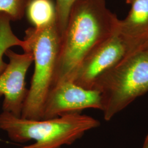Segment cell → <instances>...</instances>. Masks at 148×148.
<instances>
[{"mask_svg": "<svg viewBox=\"0 0 148 148\" xmlns=\"http://www.w3.org/2000/svg\"><path fill=\"white\" fill-rule=\"evenodd\" d=\"M119 21L107 7L105 0L76 1L61 36L53 87L72 81L88 54L116 32Z\"/></svg>", "mask_w": 148, "mask_h": 148, "instance_id": "obj_1", "label": "cell"}, {"mask_svg": "<svg viewBox=\"0 0 148 148\" xmlns=\"http://www.w3.org/2000/svg\"><path fill=\"white\" fill-rule=\"evenodd\" d=\"M99 125L95 118L80 113L41 120L24 119L5 111L0 115V129L7 133L11 140L21 143L35 141L19 148H61Z\"/></svg>", "mask_w": 148, "mask_h": 148, "instance_id": "obj_2", "label": "cell"}, {"mask_svg": "<svg viewBox=\"0 0 148 148\" xmlns=\"http://www.w3.org/2000/svg\"><path fill=\"white\" fill-rule=\"evenodd\" d=\"M148 46L130 52L96 80L92 89L101 93L106 121L148 93Z\"/></svg>", "mask_w": 148, "mask_h": 148, "instance_id": "obj_3", "label": "cell"}, {"mask_svg": "<svg viewBox=\"0 0 148 148\" xmlns=\"http://www.w3.org/2000/svg\"><path fill=\"white\" fill-rule=\"evenodd\" d=\"M61 35L57 19L42 28L30 27L25 31V40L35 64L21 117L32 120L43 119L47 97L52 89L58 58Z\"/></svg>", "mask_w": 148, "mask_h": 148, "instance_id": "obj_4", "label": "cell"}, {"mask_svg": "<svg viewBox=\"0 0 148 148\" xmlns=\"http://www.w3.org/2000/svg\"><path fill=\"white\" fill-rule=\"evenodd\" d=\"M131 49L117 30L95 47L84 60L72 81L87 89H92L96 80L120 62Z\"/></svg>", "mask_w": 148, "mask_h": 148, "instance_id": "obj_5", "label": "cell"}, {"mask_svg": "<svg viewBox=\"0 0 148 148\" xmlns=\"http://www.w3.org/2000/svg\"><path fill=\"white\" fill-rule=\"evenodd\" d=\"M102 110L101 93L95 89H87L72 81H65L53 86L48 95L43 109V119H51L86 109Z\"/></svg>", "mask_w": 148, "mask_h": 148, "instance_id": "obj_6", "label": "cell"}, {"mask_svg": "<svg viewBox=\"0 0 148 148\" xmlns=\"http://www.w3.org/2000/svg\"><path fill=\"white\" fill-rule=\"evenodd\" d=\"M5 55L9 59L4 71L0 75V97L3 95V111L21 117L28 90L26 87L27 71L34 62L32 52L18 54L11 49Z\"/></svg>", "mask_w": 148, "mask_h": 148, "instance_id": "obj_7", "label": "cell"}, {"mask_svg": "<svg viewBox=\"0 0 148 148\" xmlns=\"http://www.w3.org/2000/svg\"><path fill=\"white\" fill-rule=\"evenodd\" d=\"M130 10L120 20L117 31L132 51L148 45V0H126Z\"/></svg>", "mask_w": 148, "mask_h": 148, "instance_id": "obj_8", "label": "cell"}, {"mask_svg": "<svg viewBox=\"0 0 148 148\" xmlns=\"http://www.w3.org/2000/svg\"><path fill=\"white\" fill-rule=\"evenodd\" d=\"M11 18L5 13H0V75L5 70L7 63L3 59L6 51L13 46H19L24 52H29V48L25 40H20L13 32Z\"/></svg>", "mask_w": 148, "mask_h": 148, "instance_id": "obj_9", "label": "cell"}, {"mask_svg": "<svg viewBox=\"0 0 148 148\" xmlns=\"http://www.w3.org/2000/svg\"><path fill=\"white\" fill-rule=\"evenodd\" d=\"M26 12L34 27H46L57 19L56 6L52 0H30Z\"/></svg>", "mask_w": 148, "mask_h": 148, "instance_id": "obj_10", "label": "cell"}, {"mask_svg": "<svg viewBox=\"0 0 148 148\" xmlns=\"http://www.w3.org/2000/svg\"><path fill=\"white\" fill-rule=\"evenodd\" d=\"M30 0H0V13H5L12 21L21 19Z\"/></svg>", "mask_w": 148, "mask_h": 148, "instance_id": "obj_11", "label": "cell"}, {"mask_svg": "<svg viewBox=\"0 0 148 148\" xmlns=\"http://www.w3.org/2000/svg\"><path fill=\"white\" fill-rule=\"evenodd\" d=\"M78 0H56V18L60 35L65 31L69 19L70 12L74 3Z\"/></svg>", "mask_w": 148, "mask_h": 148, "instance_id": "obj_12", "label": "cell"}, {"mask_svg": "<svg viewBox=\"0 0 148 148\" xmlns=\"http://www.w3.org/2000/svg\"><path fill=\"white\" fill-rule=\"evenodd\" d=\"M148 148V134L144 140V142L143 144V148Z\"/></svg>", "mask_w": 148, "mask_h": 148, "instance_id": "obj_13", "label": "cell"}, {"mask_svg": "<svg viewBox=\"0 0 148 148\" xmlns=\"http://www.w3.org/2000/svg\"></svg>", "mask_w": 148, "mask_h": 148, "instance_id": "obj_14", "label": "cell"}]
</instances>
